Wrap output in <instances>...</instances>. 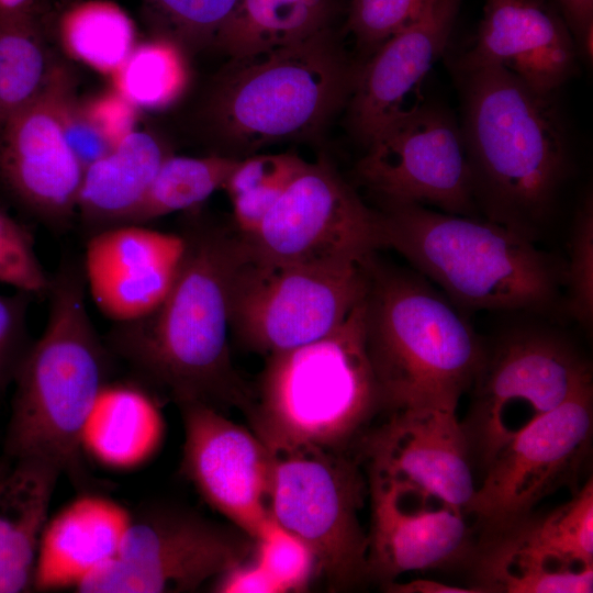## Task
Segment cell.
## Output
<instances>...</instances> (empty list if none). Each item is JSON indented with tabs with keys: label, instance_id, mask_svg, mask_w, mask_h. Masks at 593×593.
I'll return each instance as SVG.
<instances>
[{
	"label": "cell",
	"instance_id": "obj_1",
	"mask_svg": "<svg viewBox=\"0 0 593 593\" xmlns=\"http://www.w3.org/2000/svg\"><path fill=\"white\" fill-rule=\"evenodd\" d=\"M181 235L182 257L165 298L146 315L115 323L105 343L138 382L177 406L197 402L245 414L253 387L235 369L228 345L231 287L245 256L243 237L198 222Z\"/></svg>",
	"mask_w": 593,
	"mask_h": 593
},
{
	"label": "cell",
	"instance_id": "obj_2",
	"mask_svg": "<svg viewBox=\"0 0 593 593\" xmlns=\"http://www.w3.org/2000/svg\"><path fill=\"white\" fill-rule=\"evenodd\" d=\"M455 69L475 204L484 219L536 240L569 168L553 93L501 66Z\"/></svg>",
	"mask_w": 593,
	"mask_h": 593
},
{
	"label": "cell",
	"instance_id": "obj_3",
	"mask_svg": "<svg viewBox=\"0 0 593 593\" xmlns=\"http://www.w3.org/2000/svg\"><path fill=\"white\" fill-rule=\"evenodd\" d=\"M82 261L65 257L51 276L48 317L13 380L3 458L52 465L79 489L90 485L82 436L111 381L112 358L86 305Z\"/></svg>",
	"mask_w": 593,
	"mask_h": 593
},
{
	"label": "cell",
	"instance_id": "obj_4",
	"mask_svg": "<svg viewBox=\"0 0 593 593\" xmlns=\"http://www.w3.org/2000/svg\"><path fill=\"white\" fill-rule=\"evenodd\" d=\"M381 204L383 248L403 256L455 306L563 311V260L535 240L486 219L417 203Z\"/></svg>",
	"mask_w": 593,
	"mask_h": 593
},
{
	"label": "cell",
	"instance_id": "obj_5",
	"mask_svg": "<svg viewBox=\"0 0 593 593\" xmlns=\"http://www.w3.org/2000/svg\"><path fill=\"white\" fill-rule=\"evenodd\" d=\"M366 348L382 413L457 411L480 369L485 343L418 272L367 262Z\"/></svg>",
	"mask_w": 593,
	"mask_h": 593
},
{
	"label": "cell",
	"instance_id": "obj_6",
	"mask_svg": "<svg viewBox=\"0 0 593 593\" xmlns=\"http://www.w3.org/2000/svg\"><path fill=\"white\" fill-rule=\"evenodd\" d=\"M358 68L334 30L230 57L200 111L220 155L240 159L277 142L316 134L348 101Z\"/></svg>",
	"mask_w": 593,
	"mask_h": 593
},
{
	"label": "cell",
	"instance_id": "obj_7",
	"mask_svg": "<svg viewBox=\"0 0 593 593\" xmlns=\"http://www.w3.org/2000/svg\"><path fill=\"white\" fill-rule=\"evenodd\" d=\"M381 413L363 298L329 334L266 356L245 415L269 447L311 445L354 455Z\"/></svg>",
	"mask_w": 593,
	"mask_h": 593
},
{
	"label": "cell",
	"instance_id": "obj_8",
	"mask_svg": "<svg viewBox=\"0 0 593 593\" xmlns=\"http://www.w3.org/2000/svg\"><path fill=\"white\" fill-rule=\"evenodd\" d=\"M589 388L591 363L562 332L536 324L502 332L485 344L460 421L473 468L483 472L518 433Z\"/></svg>",
	"mask_w": 593,
	"mask_h": 593
},
{
	"label": "cell",
	"instance_id": "obj_9",
	"mask_svg": "<svg viewBox=\"0 0 593 593\" xmlns=\"http://www.w3.org/2000/svg\"><path fill=\"white\" fill-rule=\"evenodd\" d=\"M268 448L271 517L312 549L329 592L369 581L368 533L359 516L368 483L358 459L311 445Z\"/></svg>",
	"mask_w": 593,
	"mask_h": 593
},
{
	"label": "cell",
	"instance_id": "obj_10",
	"mask_svg": "<svg viewBox=\"0 0 593 593\" xmlns=\"http://www.w3.org/2000/svg\"><path fill=\"white\" fill-rule=\"evenodd\" d=\"M367 262H272L249 256L245 246L231 287L230 332L265 357L329 334L363 300Z\"/></svg>",
	"mask_w": 593,
	"mask_h": 593
},
{
	"label": "cell",
	"instance_id": "obj_11",
	"mask_svg": "<svg viewBox=\"0 0 593 593\" xmlns=\"http://www.w3.org/2000/svg\"><path fill=\"white\" fill-rule=\"evenodd\" d=\"M255 539L238 527L170 503L131 514L118 555L88 573L82 593L194 592L251 558Z\"/></svg>",
	"mask_w": 593,
	"mask_h": 593
},
{
	"label": "cell",
	"instance_id": "obj_12",
	"mask_svg": "<svg viewBox=\"0 0 593 593\" xmlns=\"http://www.w3.org/2000/svg\"><path fill=\"white\" fill-rule=\"evenodd\" d=\"M467 566L477 593L592 592V477L563 504L479 536Z\"/></svg>",
	"mask_w": 593,
	"mask_h": 593
},
{
	"label": "cell",
	"instance_id": "obj_13",
	"mask_svg": "<svg viewBox=\"0 0 593 593\" xmlns=\"http://www.w3.org/2000/svg\"><path fill=\"white\" fill-rule=\"evenodd\" d=\"M242 237L249 256L281 264H365L383 248L380 211L324 158L306 163L259 230Z\"/></svg>",
	"mask_w": 593,
	"mask_h": 593
},
{
	"label": "cell",
	"instance_id": "obj_14",
	"mask_svg": "<svg viewBox=\"0 0 593 593\" xmlns=\"http://www.w3.org/2000/svg\"><path fill=\"white\" fill-rule=\"evenodd\" d=\"M593 388L541 416L505 444L484 469L466 514L479 536L536 511L561 488L577 491L592 452Z\"/></svg>",
	"mask_w": 593,
	"mask_h": 593
},
{
	"label": "cell",
	"instance_id": "obj_15",
	"mask_svg": "<svg viewBox=\"0 0 593 593\" xmlns=\"http://www.w3.org/2000/svg\"><path fill=\"white\" fill-rule=\"evenodd\" d=\"M355 172L381 203L466 216L478 211L461 130L436 107L421 103L388 126L367 145Z\"/></svg>",
	"mask_w": 593,
	"mask_h": 593
},
{
	"label": "cell",
	"instance_id": "obj_16",
	"mask_svg": "<svg viewBox=\"0 0 593 593\" xmlns=\"http://www.w3.org/2000/svg\"><path fill=\"white\" fill-rule=\"evenodd\" d=\"M71 78L66 66L54 63L38 96L0 128V183L54 232L66 231L77 214L85 171L58 118L60 96Z\"/></svg>",
	"mask_w": 593,
	"mask_h": 593
},
{
	"label": "cell",
	"instance_id": "obj_17",
	"mask_svg": "<svg viewBox=\"0 0 593 593\" xmlns=\"http://www.w3.org/2000/svg\"><path fill=\"white\" fill-rule=\"evenodd\" d=\"M178 407L184 434L181 474L208 505L256 539L271 519L268 446L210 405Z\"/></svg>",
	"mask_w": 593,
	"mask_h": 593
},
{
	"label": "cell",
	"instance_id": "obj_18",
	"mask_svg": "<svg viewBox=\"0 0 593 593\" xmlns=\"http://www.w3.org/2000/svg\"><path fill=\"white\" fill-rule=\"evenodd\" d=\"M354 456L367 478L412 486L465 514L477 489L457 411L418 407L384 414Z\"/></svg>",
	"mask_w": 593,
	"mask_h": 593
},
{
	"label": "cell",
	"instance_id": "obj_19",
	"mask_svg": "<svg viewBox=\"0 0 593 593\" xmlns=\"http://www.w3.org/2000/svg\"><path fill=\"white\" fill-rule=\"evenodd\" d=\"M367 483L369 580L383 585L406 572L468 564L478 537L463 512L405 484Z\"/></svg>",
	"mask_w": 593,
	"mask_h": 593
},
{
	"label": "cell",
	"instance_id": "obj_20",
	"mask_svg": "<svg viewBox=\"0 0 593 593\" xmlns=\"http://www.w3.org/2000/svg\"><path fill=\"white\" fill-rule=\"evenodd\" d=\"M460 0H434L422 16L380 45L358 68L348 119L366 146L419 104L427 74L448 44Z\"/></svg>",
	"mask_w": 593,
	"mask_h": 593
},
{
	"label": "cell",
	"instance_id": "obj_21",
	"mask_svg": "<svg viewBox=\"0 0 593 593\" xmlns=\"http://www.w3.org/2000/svg\"><path fill=\"white\" fill-rule=\"evenodd\" d=\"M183 247L181 234L136 224L89 235L82 269L96 306L115 323L153 311L175 279Z\"/></svg>",
	"mask_w": 593,
	"mask_h": 593
},
{
	"label": "cell",
	"instance_id": "obj_22",
	"mask_svg": "<svg viewBox=\"0 0 593 593\" xmlns=\"http://www.w3.org/2000/svg\"><path fill=\"white\" fill-rule=\"evenodd\" d=\"M575 48L567 23L541 0H486L475 42L455 68L501 66L553 93L573 72Z\"/></svg>",
	"mask_w": 593,
	"mask_h": 593
},
{
	"label": "cell",
	"instance_id": "obj_23",
	"mask_svg": "<svg viewBox=\"0 0 593 593\" xmlns=\"http://www.w3.org/2000/svg\"><path fill=\"white\" fill-rule=\"evenodd\" d=\"M131 514L118 502L92 492L68 503L44 528L33 585L42 591L76 588L118 555Z\"/></svg>",
	"mask_w": 593,
	"mask_h": 593
},
{
	"label": "cell",
	"instance_id": "obj_24",
	"mask_svg": "<svg viewBox=\"0 0 593 593\" xmlns=\"http://www.w3.org/2000/svg\"><path fill=\"white\" fill-rule=\"evenodd\" d=\"M61 472L40 461L0 460V593L33 585L36 558Z\"/></svg>",
	"mask_w": 593,
	"mask_h": 593
},
{
	"label": "cell",
	"instance_id": "obj_25",
	"mask_svg": "<svg viewBox=\"0 0 593 593\" xmlns=\"http://www.w3.org/2000/svg\"><path fill=\"white\" fill-rule=\"evenodd\" d=\"M169 155L156 135L134 131L88 166L79 190L77 214L89 235L123 225Z\"/></svg>",
	"mask_w": 593,
	"mask_h": 593
},
{
	"label": "cell",
	"instance_id": "obj_26",
	"mask_svg": "<svg viewBox=\"0 0 593 593\" xmlns=\"http://www.w3.org/2000/svg\"><path fill=\"white\" fill-rule=\"evenodd\" d=\"M165 423L156 398L138 381H109L88 417L82 448L103 466H142L160 447Z\"/></svg>",
	"mask_w": 593,
	"mask_h": 593
},
{
	"label": "cell",
	"instance_id": "obj_27",
	"mask_svg": "<svg viewBox=\"0 0 593 593\" xmlns=\"http://www.w3.org/2000/svg\"><path fill=\"white\" fill-rule=\"evenodd\" d=\"M336 0H238L214 46L230 57L286 46L331 29Z\"/></svg>",
	"mask_w": 593,
	"mask_h": 593
},
{
	"label": "cell",
	"instance_id": "obj_28",
	"mask_svg": "<svg viewBox=\"0 0 593 593\" xmlns=\"http://www.w3.org/2000/svg\"><path fill=\"white\" fill-rule=\"evenodd\" d=\"M59 38L70 57L110 76L137 44L131 16L108 0H85L71 5L60 19Z\"/></svg>",
	"mask_w": 593,
	"mask_h": 593
},
{
	"label": "cell",
	"instance_id": "obj_29",
	"mask_svg": "<svg viewBox=\"0 0 593 593\" xmlns=\"http://www.w3.org/2000/svg\"><path fill=\"white\" fill-rule=\"evenodd\" d=\"M53 66L33 10L0 12V128L38 96Z\"/></svg>",
	"mask_w": 593,
	"mask_h": 593
},
{
	"label": "cell",
	"instance_id": "obj_30",
	"mask_svg": "<svg viewBox=\"0 0 593 593\" xmlns=\"http://www.w3.org/2000/svg\"><path fill=\"white\" fill-rule=\"evenodd\" d=\"M238 160L220 154L205 157L169 155L123 225H144L167 214L197 208L223 188Z\"/></svg>",
	"mask_w": 593,
	"mask_h": 593
},
{
	"label": "cell",
	"instance_id": "obj_31",
	"mask_svg": "<svg viewBox=\"0 0 593 593\" xmlns=\"http://www.w3.org/2000/svg\"><path fill=\"white\" fill-rule=\"evenodd\" d=\"M187 52L177 43L155 36L137 43L111 76L113 89L137 110H165L186 92L190 69Z\"/></svg>",
	"mask_w": 593,
	"mask_h": 593
},
{
	"label": "cell",
	"instance_id": "obj_32",
	"mask_svg": "<svg viewBox=\"0 0 593 593\" xmlns=\"http://www.w3.org/2000/svg\"><path fill=\"white\" fill-rule=\"evenodd\" d=\"M238 0H142L155 36L166 37L187 53L214 46Z\"/></svg>",
	"mask_w": 593,
	"mask_h": 593
},
{
	"label": "cell",
	"instance_id": "obj_33",
	"mask_svg": "<svg viewBox=\"0 0 593 593\" xmlns=\"http://www.w3.org/2000/svg\"><path fill=\"white\" fill-rule=\"evenodd\" d=\"M563 312L589 329L593 318V203L591 194L578 208L563 261Z\"/></svg>",
	"mask_w": 593,
	"mask_h": 593
},
{
	"label": "cell",
	"instance_id": "obj_34",
	"mask_svg": "<svg viewBox=\"0 0 593 593\" xmlns=\"http://www.w3.org/2000/svg\"><path fill=\"white\" fill-rule=\"evenodd\" d=\"M254 557L278 582L283 593L304 592L317 577L312 549L272 517L255 539Z\"/></svg>",
	"mask_w": 593,
	"mask_h": 593
},
{
	"label": "cell",
	"instance_id": "obj_35",
	"mask_svg": "<svg viewBox=\"0 0 593 593\" xmlns=\"http://www.w3.org/2000/svg\"><path fill=\"white\" fill-rule=\"evenodd\" d=\"M434 0H351L346 30L368 57L417 21Z\"/></svg>",
	"mask_w": 593,
	"mask_h": 593
},
{
	"label": "cell",
	"instance_id": "obj_36",
	"mask_svg": "<svg viewBox=\"0 0 593 593\" xmlns=\"http://www.w3.org/2000/svg\"><path fill=\"white\" fill-rule=\"evenodd\" d=\"M0 283L33 296L47 295L51 276L37 258L33 234L0 206Z\"/></svg>",
	"mask_w": 593,
	"mask_h": 593
},
{
	"label": "cell",
	"instance_id": "obj_37",
	"mask_svg": "<svg viewBox=\"0 0 593 593\" xmlns=\"http://www.w3.org/2000/svg\"><path fill=\"white\" fill-rule=\"evenodd\" d=\"M33 295L16 291L0 293V393L12 383L32 340L27 328V309Z\"/></svg>",
	"mask_w": 593,
	"mask_h": 593
},
{
	"label": "cell",
	"instance_id": "obj_38",
	"mask_svg": "<svg viewBox=\"0 0 593 593\" xmlns=\"http://www.w3.org/2000/svg\"><path fill=\"white\" fill-rule=\"evenodd\" d=\"M58 118L65 141L83 170L113 149L87 115L81 100L76 97L74 78L60 96Z\"/></svg>",
	"mask_w": 593,
	"mask_h": 593
},
{
	"label": "cell",
	"instance_id": "obj_39",
	"mask_svg": "<svg viewBox=\"0 0 593 593\" xmlns=\"http://www.w3.org/2000/svg\"><path fill=\"white\" fill-rule=\"evenodd\" d=\"M306 161L292 154H261L240 158L222 189L228 197L251 188L290 182Z\"/></svg>",
	"mask_w": 593,
	"mask_h": 593
},
{
	"label": "cell",
	"instance_id": "obj_40",
	"mask_svg": "<svg viewBox=\"0 0 593 593\" xmlns=\"http://www.w3.org/2000/svg\"><path fill=\"white\" fill-rule=\"evenodd\" d=\"M81 102L91 122L113 148L136 131L139 110L113 88Z\"/></svg>",
	"mask_w": 593,
	"mask_h": 593
},
{
	"label": "cell",
	"instance_id": "obj_41",
	"mask_svg": "<svg viewBox=\"0 0 593 593\" xmlns=\"http://www.w3.org/2000/svg\"><path fill=\"white\" fill-rule=\"evenodd\" d=\"M288 183H271L248 189L231 197L233 216L238 233L254 235L276 204Z\"/></svg>",
	"mask_w": 593,
	"mask_h": 593
},
{
	"label": "cell",
	"instance_id": "obj_42",
	"mask_svg": "<svg viewBox=\"0 0 593 593\" xmlns=\"http://www.w3.org/2000/svg\"><path fill=\"white\" fill-rule=\"evenodd\" d=\"M212 589L219 593H283L254 556L217 577Z\"/></svg>",
	"mask_w": 593,
	"mask_h": 593
},
{
	"label": "cell",
	"instance_id": "obj_43",
	"mask_svg": "<svg viewBox=\"0 0 593 593\" xmlns=\"http://www.w3.org/2000/svg\"><path fill=\"white\" fill-rule=\"evenodd\" d=\"M574 43L591 56L593 34V0H559Z\"/></svg>",
	"mask_w": 593,
	"mask_h": 593
},
{
	"label": "cell",
	"instance_id": "obj_44",
	"mask_svg": "<svg viewBox=\"0 0 593 593\" xmlns=\"http://www.w3.org/2000/svg\"><path fill=\"white\" fill-rule=\"evenodd\" d=\"M391 593H477L471 588L445 584L435 580L416 579L409 582L392 581L381 585Z\"/></svg>",
	"mask_w": 593,
	"mask_h": 593
},
{
	"label": "cell",
	"instance_id": "obj_45",
	"mask_svg": "<svg viewBox=\"0 0 593 593\" xmlns=\"http://www.w3.org/2000/svg\"><path fill=\"white\" fill-rule=\"evenodd\" d=\"M33 0H0V12L14 13L32 10Z\"/></svg>",
	"mask_w": 593,
	"mask_h": 593
}]
</instances>
